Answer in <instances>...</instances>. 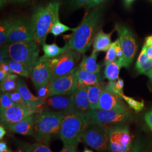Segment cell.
I'll use <instances>...</instances> for the list:
<instances>
[{"label":"cell","instance_id":"cell-12","mask_svg":"<svg viewBox=\"0 0 152 152\" xmlns=\"http://www.w3.org/2000/svg\"><path fill=\"white\" fill-rule=\"evenodd\" d=\"M78 54L80 53L69 49L63 54L51 59L53 64L52 79L66 75L76 69L77 61L80 59Z\"/></svg>","mask_w":152,"mask_h":152},{"label":"cell","instance_id":"cell-37","mask_svg":"<svg viewBox=\"0 0 152 152\" xmlns=\"http://www.w3.org/2000/svg\"><path fill=\"white\" fill-rule=\"evenodd\" d=\"M10 96L12 101L14 103L17 105H27L24 99L22 97L21 94L18 92L17 90L10 92Z\"/></svg>","mask_w":152,"mask_h":152},{"label":"cell","instance_id":"cell-41","mask_svg":"<svg viewBox=\"0 0 152 152\" xmlns=\"http://www.w3.org/2000/svg\"><path fill=\"white\" fill-rule=\"evenodd\" d=\"M115 51H116V54L117 59H122L124 56V52L122 48L121 45L120 43V39H117L115 41Z\"/></svg>","mask_w":152,"mask_h":152},{"label":"cell","instance_id":"cell-20","mask_svg":"<svg viewBox=\"0 0 152 152\" xmlns=\"http://www.w3.org/2000/svg\"><path fill=\"white\" fill-rule=\"evenodd\" d=\"M76 76L78 87L100 86V78L98 74L89 72L78 66Z\"/></svg>","mask_w":152,"mask_h":152},{"label":"cell","instance_id":"cell-26","mask_svg":"<svg viewBox=\"0 0 152 152\" xmlns=\"http://www.w3.org/2000/svg\"><path fill=\"white\" fill-rule=\"evenodd\" d=\"M42 49L44 53V55L42 56L43 58L46 59H53L63 54L69 50V46L68 44H65L62 48H60L55 44L51 45L44 44L42 45Z\"/></svg>","mask_w":152,"mask_h":152},{"label":"cell","instance_id":"cell-2","mask_svg":"<svg viewBox=\"0 0 152 152\" xmlns=\"http://www.w3.org/2000/svg\"><path fill=\"white\" fill-rule=\"evenodd\" d=\"M60 2L52 1L45 5L39 6L33 12L30 20L32 27L33 40L38 46L45 44L46 38L59 14Z\"/></svg>","mask_w":152,"mask_h":152},{"label":"cell","instance_id":"cell-22","mask_svg":"<svg viewBox=\"0 0 152 152\" xmlns=\"http://www.w3.org/2000/svg\"><path fill=\"white\" fill-rule=\"evenodd\" d=\"M19 17H9L1 21L0 23V45L1 47L7 43L9 36L15 26Z\"/></svg>","mask_w":152,"mask_h":152},{"label":"cell","instance_id":"cell-43","mask_svg":"<svg viewBox=\"0 0 152 152\" xmlns=\"http://www.w3.org/2000/svg\"><path fill=\"white\" fill-rule=\"evenodd\" d=\"M106 0H89V1L87 2V5L85 7L87 9L94 8L95 7H96L98 6L101 5Z\"/></svg>","mask_w":152,"mask_h":152},{"label":"cell","instance_id":"cell-19","mask_svg":"<svg viewBox=\"0 0 152 152\" xmlns=\"http://www.w3.org/2000/svg\"><path fill=\"white\" fill-rule=\"evenodd\" d=\"M21 94L28 105L41 108L44 105V99L33 95L29 91L26 82L22 78H18L16 90Z\"/></svg>","mask_w":152,"mask_h":152},{"label":"cell","instance_id":"cell-51","mask_svg":"<svg viewBox=\"0 0 152 152\" xmlns=\"http://www.w3.org/2000/svg\"><path fill=\"white\" fill-rule=\"evenodd\" d=\"M15 152H26V151L24 146V147H19L16 149Z\"/></svg>","mask_w":152,"mask_h":152},{"label":"cell","instance_id":"cell-3","mask_svg":"<svg viewBox=\"0 0 152 152\" xmlns=\"http://www.w3.org/2000/svg\"><path fill=\"white\" fill-rule=\"evenodd\" d=\"M39 46L34 40L6 44L1 47L0 62L6 59L15 60L27 66L30 71L39 58Z\"/></svg>","mask_w":152,"mask_h":152},{"label":"cell","instance_id":"cell-4","mask_svg":"<svg viewBox=\"0 0 152 152\" xmlns=\"http://www.w3.org/2000/svg\"><path fill=\"white\" fill-rule=\"evenodd\" d=\"M64 113L63 112L45 110L35 115L33 135L38 141L48 142L53 137L59 136Z\"/></svg>","mask_w":152,"mask_h":152},{"label":"cell","instance_id":"cell-31","mask_svg":"<svg viewBox=\"0 0 152 152\" xmlns=\"http://www.w3.org/2000/svg\"><path fill=\"white\" fill-rule=\"evenodd\" d=\"M18 77L15 74H10L5 80L1 82V91L2 92H10L16 90Z\"/></svg>","mask_w":152,"mask_h":152},{"label":"cell","instance_id":"cell-18","mask_svg":"<svg viewBox=\"0 0 152 152\" xmlns=\"http://www.w3.org/2000/svg\"><path fill=\"white\" fill-rule=\"evenodd\" d=\"M34 120L35 114L29 116L15 124L8 125L6 126V129L14 133L25 136L31 135L33 134Z\"/></svg>","mask_w":152,"mask_h":152},{"label":"cell","instance_id":"cell-35","mask_svg":"<svg viewBox=\"0 0 152 152\" xmlns=\"http://www.w3.org/2000/svg\"><path fill=\"white\" fill-rule=\"evenodd\" d=\"M127 152H148L146 144L140 139H136Z\"/></svg>","mask_w":152,"mask_h":152},{"label":"cell","instance_id":"cell-50","mask_svg":"<svg viewBox=\"0 0 152 152\" xmlns=\"http://www.w3.org/2000/svg\"><path fill=\"white\" fill-rule=\"evenodd\" d=\"M124 1L126 6H127V7H129L134 2V1L135 0H124Z\"/></svg>","mask_w":152,"mask_h":152},{"label":"cell","instance_id":"cell-46","mask_svg":"<svg viewBox=\"0 0 152 152\" xmlns=\"http://www.w3.org/2000/svg\"><path fill=\"white\" fill-rule=\"evenodd\" d=\"M0 69L9 74H10L12 73L9 66L5 61H3L2 63H0Z\"/></svg>","mask_w":152,"mask_h":152},{"label":"cell","instance_id":"cell-17","mask_svg":"<svg viewBox=\"0 0 152 152\" xmlns=\"http://www.w3.org/2000/svg\"><path fill=\"white\" fill-rule=\"evenodd\" d=\"M122 99L108 92L105 89H102L98 109L108 110L115 109L125 108V104L123 103Z\"/></svg>","mask_w":152,"mask_h":152},{"label":"cell","instance_id":"cell-45","mask_svg":"<svg viewBox=\"0 0 152 152\" xmlns=\"http://www.w3.org/2000/svg\"><path fill=\"white\" fill-rule=\"evenodd\" d=\"M60 152H76V146L72 144H64L63 149Z\"/></svg>","mask_w":152,"mask_h":152},{"label":"cell","instance_id":"cell-23","mask_svg":"<svg viewBox=\"0 0 152 152\" xmlns=\"http://www.w3.org/2000/svg\"><path fill=\"white\" fill-rule=\"evenodd\" d=\"M98 53L92 51V53L88 56L84 55L79 67L89 72L99 74L100 71V65L96 62Z\"/></svg>","mask_w":152,"mask_h":152},{"label":"cell","instance_id":"cell-40","mask_svg":"<svg viewBox=\"0 0 152 152\" xmlns=\"http://www.w3.org/2000/svg\"><path fill=\"white\" fill-rule=\"evenodd\" d=\"M144 45L146 47L147 55L152 61V36L146 38Z\"/></svg>","mask_w":152,"mask_h":152},{"label":"cell","instance_id":"cell-36","mask_svg":"<svg viewBox=\"0 0 152 152\" xmlns=\"http://www.w3.org/2000/svg\"><path fill=\"white\" fill-rule=\"evenodd\" d=\"M117 59V58L116 51H115V43L114 41V42L111 44L110 48L107 51V54L104 59L105 64L114 61Z\"/></svg>","mask_w":152,"mask_h":152},{"label":"cell","instance_id":"cell-9","mask_svg":"<svg viewBox=\"0 0 152 152\" xmlns=\"http://www.w3.org/2000/svg\"><path fill=\"white\" fill-rule=\"evenodd\" d=\"M87 120H94L102 124H125L130 122L132 117L125 108L112 110H90L85 114Z\"/></svg>","mask_w":152,"mask_h":152},{"label":"cell","instance_id":"cell-28","mask_svg":"<svg viewBox=\"0 0 152 152\" xmlns=\"http://www.w3.org/2000/svg\"><path fill=\"white\" fill-rule=\"evenodd\" d=\"M4 61L9 65L12 73L25 77H29L30 76L29 69L27 66L10 59H6Z\"/></svg>","mask_w":152,"mask_h":152},{"label":"cell","instance_id":"cell-33","mask_svg":"<svg viewBox=\"0 0 152 152\" xmlns=\"http://www.w3.org/2000/svg\"><path fill=\"white\" fill-rule=\"evenodd\" d=\"M26 152H53L49 147L42 143L24 145Z\"/></svg>","mask_w":152,"mask_h":152},{"label":"cell","instance_id":"cell-6","mask_svg":"<svg viewBox=\"0 0 152 152\" xmlns=\"http://www.w3.org/2000/svg\"><path fill=\"white\" fill-rule=\"evenodd\" d=\"M81 141L98 151H105L109 149L108 130L99 121L87 120Z\"/></svg>","mask_w":152,"mask_h":152},{"label":"cell","instance_id":"cell-29","mask_svg":"<svg viewBox=\"0 0 152 152\" xmlns=\"http://www.w3.org/2000/svg\"><path fill=\"white\" fill-rule=\"evenodd\" d=\"M124 87V82L121 78H118L115 81H109L106 85L105 89L111 94L122 99L124 95L123 88Z\"/></svg>","mask_w":152,"mask_h":152},{"label":"cell","instance_id":"cell-32","mask_svg":"<svg viewBox=\"0 0 152 152\" xmlns=\"http://www.w3.org/2000/svg\"><path fill=\"white\" fill-rule=\"evenodd\" d=\"M122 99L129 105L130 108L134 109L136 112H139L144 108V103L143 101L139 102L134 98L123 95Z\"/></svg>","mask_w":152,"mask_h":152},{"label":"cell","instance_id":"cell-52","mask_svg":"<svg viewBox=\"0 0 152 152\" xmlns=\"http://www.w3.org/2000/svg\"><path fill=\"white\" fill-rule=\"evenodd\" d=\"M145 75H147V76L150 78V80L152 81V68Z\"/></svg>","mask_w":152,"mask_h":152},{"label":"cell","instance_id":"cell-49","mask_svg":"<svg viewBox=\"0 0 152 152\" xmlns=\"http://www.w3.org/2000/svg\"><path fill=\"white\" fill-rule=\"evenodd\" d=\"M7 149V146L5 142L1 141L0 142V152H4Z\"/></svg>","mask_w":152,"mask_h":152},{"label":"cell","instance_id":"cell-8","mask_svg":"<svg viewBox=\"0 0 152 152\" xmlns=\"http://www.w3.org/2000/svg\"><path fill=\"white\" fill-rule=\"evenodd\" d=\"M115 29L119 36L120 43L124 52L121 59L122 66L129 68L132 64L137 50V45L135 38L130 30L126 26L116 24Z\"/></svg>","mask_w":152,"mask_h":152},{"label":"cell","instance_id":"cell-1","mask_svg":"<svg viewBox=\"0 0 152 152\" xmlns=\"http://www.w3.org/2000/svg\"><path fill=\"white\" fill-rule=\"evenodd\" d=\"M103 17L102 7L100 5L84 17L80 25L68 38L69 49L80 54H83L90 48L98 30L102 26Z\"/></svg>","mask_w":152,"mask_h":152},{"label":"cell","instance_id":"cell-7","mask_svg":"<svg viewBox=\"0 0 152 152\" xmlns=\"http://www.w3.org/2000/svg\"><path fill=\"white\" fill-rule=\"evenodd\" d=\"M108 130L109 149L111 152H127L132 144L129 126L118 124L112 126Z\"/></svg>","mask_w":152,"mask_h":152},{"label":"cell","instance_id":"cell-38","mask_svg":"<svg viewBox=\"0 0 152 152\" xmlns=\"http://www.w3.org/2000/svg\"><path fill=\"white\" fill-rule=\"evenodd\" d=\"M89 0H69V6L73 10L85 7Z\"/></svg>","mask_w":152,"mask_h":152},{"label":"cell","instance_id":"cell-30","mask_svg":"<svg viewBox=\"0 0 152 152\" xmlns=\"http://www.w3.org/2000/svg\"><path fill=\"white\" fill-rule=\"evenodd\" d=\"M76 28L69 27L61 23L59 19V14H58L55 18L53 24L50 31V33L52 34L55 37H57L67 31L74 32L76 30Z\"/></svg>","mask_w":152,"mask_h":152},{"label":"cell","instance_id":"cell-48","mask_svg":"<svg viewBox=\"0 0 152 152\" xmlns=\"http://www.w3.org/2000/svg\"><path fill=\"white\" fill-rule=\"evenodd\" d=\"M6 133V132L4 126L1 124L0 126V139L1 140H2L4 136L5 135Z\"/></svg>","mask_w":152,"mask_h":152},{"label":"cell","instance_id":"cell-13","mask_svg":"<svg viewBox=\"0 0 152 152\" xmlns=\"http://www.w3.org/2000/svg\"><path fill=\"white\" fill-rule=\"evenodd\" d=\"M40 108L15 104L9 108L1 110V123L4 126H7L40 112Z\"/></svg>","mask_w":152,"mask_h":152},{"label":"cell","instance_id":"cell-44","mask_svg":"<svg viewBox=\"0 0 152 152\" xmlns=\"http://www.w3.org/2000/svg\"><path fill=\"white\" fill-rule=\"evenodd\" d=\"M145 121L148 126L152 131V109L145 115Z\"/></svg>","mask_w":152,"mask_h":152},{"label":"cell","instance_id":"cell-39","mask_svg":"<svg viewBox=\"0 0 152 152\" xmlns=\"http://www.w3.org/2000/svg\"><path fill=\"white\" fill-rule=\"evenodd\" d=\"M34 0H0L1 8H3L8 4H22L30 2Z\"/></svg>","mask_w":152,"mask_h":152},{"label":"cell","instance_id":"cell-16","mask_svg":"<svg viewBox=\"0 0 152 152\" xmlns=\"http://www.w3.org/2000/svg\"><path fill=\"white\" fill-rule=\"evenodd\" d=\"M72 102V95H54L44 99V105L50 108L63 112L64 114L70 111Z\"/></svg>","mask_w":152,"mask_h":152},{"label":"cell","instance_id":"cell-27","mask_svg":"<svg viewBox=\"0 0 152 152\" xmlns=\"http://www.w3.org/2000/svg\"><path fill=\"white\" fill-rule=\"evenodd\" d=\"M87 87L90 110H97L102 88L100 86H90Z\"/></svg>","mask_w":152,"mask_h":152},{"label":"cell","instance_id":"cell-54","mask_svg":"<svg viewBox=\"0 0 152 152\" xmlns=\"http://www.w3.org/2000/svg\"><path fill=\"white\" fill-rule=\"evenodd\" d=\"M12 152V151H10V149H7V150H6V151H4V152Z\"/></svg>","mask_w":152,"mask_h":152},{"label":"cell","instance_id":"cell-11","mask_svg":"<svg viewBox=\"0 0 152 152\" xmlns=\"http://www.w3.org/2000/svg\"><path fill=\"white\" fill-rule=\"evenodd\" d=\"M77 68L78 66L66 75L51 80L49 85L48 97L54 95H72L75 93L78 88L76 76Z\"/></svg>","mask_w":152,"mask_h":152},{"label":"cell","instance_id":"cell-42","mask_svg":"<svg viewBox=\"0 0 152 152\" xmlns=\"http://www.w3.org/2000/svg\"><path fill=\"white\" fill-rule=\"evenodd\" d=\"M49 85V84L48 85H47V86L41 87L40 88L38 89V97L42 98L43 99L48 97Z\"/></svg>","mask_w":152,"mask_h":152},{"label":"cell","instance_id":"cell-34","mask_svg":"<svg viewBox=\"0 0 152 152\" xmlns=\"http://www.w3.org/2000/svg\"><path fill=\"white\" fill-rule=\"evenodd\" d=\"M0 103L1 110L9 108L15 105V104L14 103V102L12 101L10 98V92H4L3 94H1Z\"/></svg>","mask_w":152,"mask_h":152},{"label":"cell","instance_id":"cell-5","mask_svg":"<svg viewBox=\"0 0 152 152\" xmlns=\"http://www.w3.org/2000/svg\"><path fill=\"white\" fill-rule=\"evenodd\" d=\"M85 114L69 112L64 114L60 131L61 140L64 144L77 146L86 124Z\"/></svg>","mask_w":152,"mask_h":152},{"label":"cell","instance_id":"cell-24","mask_svg":"<svg viewBox=\"0 0 152 152\" xmlns=\"http://www.w3.org/2000/svg\"><path fill=\"white\" fill-rule=\"evenodd\" d=\"M136 69L140 74L146 75L152 68V61L148 56L146 47L143 46L136 63Z\"/></svg>","mask_w":152,"mask_h":152},{"label":"cell","instance_id":"cell-10","mask_svg":"<svg viewBox=\"0 0 152 152\" xmlns=\"http://www.w3.org/2000/svg\"><path fill=\"white\" fill-rule=\"evenodd\" d=\"M29 72L33 83L37 90L48 85L53 76L51 59L39 58Z\"/></svg>","mask_w":152,"mask_h":152},{"label":"cell","instance_id":"cell-53","mask_svg":"<svg viewBox=\"0 0 152 152\" xmlns=\"http://www.w3.org/2000/svg\"><path fill=\"white\" fill-rule=\"evenodd\" d=\"M83 152H93L92 151H91V150H90V149H87V148H85V150H84V151Z\"/></svg>","mask_w":152,"mask_h":152},{"label":"cell","instance_id":"cell-25","mask_svg":"<svg viewBox=\"0 0 152 152\" xmlns=\"http://www.w3.org/2000/svg\"><path fill=\"white\" fill-rule=\"evenodd\" d=\"M122 67L121 59H117L114 61L105 64L104 76L109 81H115L118 79L120 69Z\"/></svg>","mask_w":152,"mask_h":152},{"label":"cell","instance_id":"cell-21","mask_svg":"<svg viewBox=\"0 0 152 152\" xmlns=\"http://www.w3.org/2000/svg\"><path fill=\"white\" fill-rule=\"evenodd\" d=\"M112 32L105 33L100 29L93 40V50L96 53L107 51L111 45V36Z\"/></svg>","mask_w":152,"mask_h":152},{"label":"cell","instance_id":"cell-14","mask_svg":"<svg viewBox=\"0 0 152 152\" xmlns=\"http://www.w3.org/2000/svg\"><path fill=\"white\" fill-rule=\"evenodd\" d=\"M33 40L31 20L19 17L15 26L10 33L6 44L27 42Z\"/></svg>","mask_w":152,"mask_h":152},{"label":"cell","instance_id":"cell-47","mask_svg":"<svg viewBox=\"0 0 152 152\" xmlns=\"http://www.w3.org/2000/svg\"><path fill=\"white\" fill-rule=\"evenodd\" d=\"M11 74V73H10ZM10 74L5 72L4 71H2L0 69V81H3L4 80H5L6 78H7V77L9 76Z\"/></svg>","mask_w":152,"mask_h":152},{"label":"cell","instance_id":"cell-15","mask_svg":"<svg viewBox=\"0 0 152 152\" xmlns=\"http://www.w3.org/2000/svg\"><path fill=\"white\" fill-rule=\"evenodd\" d=\"M72 105L68 113L76 112L85 114L90 110L87 87H78L72 94Z\"/></svg>","mask_w":152,"mask_h":152}]
</instances>
